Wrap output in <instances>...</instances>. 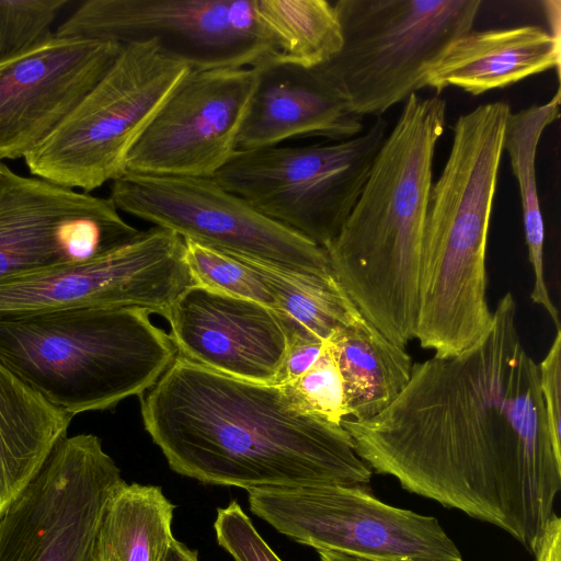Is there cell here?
<instances>
[{"label":"cell","mask_w":561,"mask_h":561,"mask_svg":"<svg viewBox=\"0 0 561 561\" xmlns=\"http://www.w3.org/2000/svg\"><path fill=\"white\" fill-rule=\"evenodd\" d=\"M388 131L389 123L380 116L343 140L239 150L213 179L325 249L355 206Z\"/></svg>","instance_id":"8"},{"label":"cell","mask_w":561,"mask_h":561,"mask_svg":"<svg viewBox=\"0 0 561 561\" xmlns=\"http://www.w3.org/2000/svg\"><path fill=\"white\" fill-rule=\"evenodd\" d=\"M342 46L316 67L356 115L380 117L424 89L471 31L480 0H339Z\"/></svg>","instance_id":"6"},{"label":"cell","mask_w":561,"mask_h":561,"mask_svg":"<svg viewBox=\"0 0 561 561\" xmlns=\"http://www.w3.org/2000/svg\"><path fill=\"white\" fill-rule=\"evenodd\" d=\"M161 317L178 355L238 379L278 383L291 334L275 309L193 284Z\"/></svg>","instance_id":"17"},{"label":"cell","mask_w":561,"mask_h":561,"mask_svg":"<svg viewBox=\"0 0 561 561\" xmlns=\"http://www.w3.org/2000/svg\"><path fill=\"white\" fill-rule=\"evenodd\" d=\"M124 482L96 435H67L0 517V561H100L103 514Z\"/></svg>","instance_id":"12"},{"label":"cell","mask_w":561,"mask_h":561,"mask_svg":"<svg viewBox=\"0 0 561 561\" xmlns=\"http://www.w3.org/2000/svg\"><path fill=\"white\" fill-rule=\"evenodd\" d=\"M68 0H0V60L49 37V27Z\"/></svg>","instance_id":"27"},{"label":"cell","mask_w":561,"mask_h":561,"mask_svg":"<svg viewBox=\"0 0 561 561\" xmlns=\"http://www.w3.org/2000/svg\"><path fill=\"white\" fill-rule=\"evenodd\" d=\"M139 401L145 430L179 474L247 491L370 482L342 425L305 409L284 383L176 355Z\"/></svg>","instance_id":"2"},{"label":"cell","mask_w":561,"mask_h":561,"mask_svg":"<svg viewBox=\"0 0 561 561\" xmlns=\"http://www.w3.org/2000/svg\"><path fill=\"white\" fill-rule=\"evenodd\" d=\"M321 561H380L332 550H318Z\"/></svg>","instance_id":"33"},{"label":"cell","mask_w":561,"mask_h":561,"mask_svg":"<svg viewBox=\"0 0 561 561\" xmlns=\"http://www.w3.org/2000/svg\"><path fill=\"white\" fill-rule=\"evenodd\" d=\"M186 262L193 284L230 296L264 304L277 311L276 301L262 277L239 257L190 239Z\"/></svg>","instance_id":"26"},{"label":"cell","mask_w":561,"mask_h":561,"mask_svg":"<svg viewBox=\"0 0 561 561\" xmlns=\"http://www.w3.org/2000/svg\"><path fill=\"white\" fill-rule=\"evenodd\" d=\"M163 561H198L195 551L173 539Z\"/></svg>","instance_id":"32"},{"label":"cell","mask_w":561,"mask_h":561,"mask_svg":"<svg viewBox=\"0 0 561 561\" xmlns=\"http://www.w3.org/2000/svg\"><path fill=\"white\" fill-rule=\"evenodd\" d=\"M284 385L308 411L337 425L347 419L342 376L328 341L317 363L301 377Z\"/></svg>","instance_id":"28"},{"label":"cell","mask_w":561,"mask_h":561,"mask_svg":"<svg viewBox=\"0 0 561 561\" xmlns=\"http://www.w3.org/2000/svg\"><path fill=\"white\" fill-rule=\"evenodd\" d=\"M72 417L0 363V517L68 435Z\"/></svg>","instance_id":"20"},{"label":"cell","mask_w":561,"mask_h":561,"mask_svg":"<svg viewBox=\"0 0 561 561\" xmlns=\"http://www.w3.org/2000/svg\"><path fill=\"white\" fill-rule=\"evenodd\" d=\"M511 112L506 102L496 101L461 114L448 158L432 184L414 339L436 357L467 350L492 322L485 253Z\"/></svg>","instance_id":"4"},{"label":"cell","mask_w":561,"mask_h":561,"mask_svg":"<svg viewBox=\"0 0 561 561\" xmlns=\"http://www.w3.org/2000/svg\"><path fill=\"white\" fill-rule=\"evenodd\" d=\"M191 285L183 238L152 227L104 255L0 279V317L125 307L162 316Z\"/></svg>","instance_id":"13"},{"label":"cell","mask_w":561,"mask_h":561,"mask_svg":"<svg viewBox=\"0 0 561 561\" xmlns=\"http://www.w3.org/2000/svg\"><path fill=\"white\" fill-rule=\"evenodd\" d=\"M214 528L218 543L234 561H282L237 502L218 510Z\"/></svg>","instance_id":"29"},{"label":"cell","mask_w":561,"mask_h":561,"mask_svg":"<svg viewBox=\"0 0 561 561\" xmlns=\"http://www.w3.org/2000/svg\"><path fill=\"white\" fill-rule=\"evenodd\" d=\"M342 376L347 419L365 421L389 407L411 378L404 347L387 339L363 316L328 340Z\"/></svg>","instance_id":"21"},{"label":"cell","mask_w":561,"mask_h":561,"mask_svg":"<svg viewBox=\"0 0 561 561\" xmlns=\"http://www.w3.org/2000/svg\"><path fill=\"white\" fill-rule=\"evenodd\" d=\"M54 34L122 45L154 39L191 70L254 68L280 58L257 0H88Z\"/></svg>","instance_id":"10"},{"label":"cell","mask_w":561,"mask_h":561,"mask_svg":"<svg viewBox=\"0 0 561 561\" xmlns=\"http://www.w3.org/2000/svg\"><path fill=\"white\" fill-rule=\"evenodd\" d=\"M539 388L554 445L561 449V329L538 364Z\"/></svg>","instance_id":"30"},{"label":"cell","mask_w":561,"mask_h":561,"mask_svg":"<svg viewBox=\"0 0 561 561\" xmlns=\"http://www.w3.org/2000/svg\"><path fill=\"white\" fill-rule=\"evenodd\" d=\"M145 308L61 309L0 317V363L76 414L139 400L178 355Z\"/></svg>","instance_id":"5"},{"label":"cell","mask_w":561,"mask_h":561,"mask_svg":"<svg viewBox=\"0 0 561 561\" xmlns=\"http://www.w3.org/2000/svg\"><path fill=\"white\" fill-rule=\"evenodd\" d=\"M256 80L255 67L190 69L130 149L124 173L213 178L237 151Z\"/></svg>","instance_id":"15"},{"label":"cell","mask_w":561,"mask_h":561,"mask_svg":"<svg viewBox=\"0 0 561 561\" xmlns=\"http://www.w3.org/2000/svg\"><path fill=\"white\" fill-rule=\"evenodd\" d=\"M255 68L257 80L237 135V151L277 146L295 137L343 140L365 129L363 117L316 68L282 58Z\"/></svg>","instance_id":"18"},{"label":"cell","mask_w":561,"mask_h":561,"mask_svg":"<svg viewBox=\"0 0 561 561\" xmlns=\"http://www.w3.org/2000/svg\"><path fill=\"white\" fill-rule=\"evenodd\" d=\"M118 210L221 252L291 273L332 277L323 248L264 216L213 178L124 173L112 182Z\"/></svg>","instance_id":"9"},{"label":"cell","mask_w":561,"mask_h":561,"mask_svg":"<svg viewBox=\"0 0 561 561\" xmlns=\"http://www.w3.org/2000/svg\"><path fill=\"white\" fill-rule=\"evenodd\" d=\"M173 508L159 486L124 482L103 514L100 561H163L174 539Z\"/></svg>","instance_id":"23"},{"label":"cell","mask_w":561,"mask_h":561,"mask_svg":"<svg viewBox=\"0 0 561 561\" xmlns=\"http://www.w3.org/2000/svg\"><path fill=\"white\" fill-rule=\"evenodd\" d=\"M327 341L291 336L278 383L291 382L306 374L322 355Z\"/></svg>","instance_id":"31"},{"label":"cell","mask_w":561,"mask_h":561,"mask_svg":"<svg viewBox=\"0 0 561 561\" xmlns=\"http://www.w3.org/2000/svg\"><path fill=\"white\" fill-rule=\"evenodd\" d=\"M367 485L248 490L250 510L277 531L317 550L380 561H462L434 516L388 505Z\"/></svg>","instance_id":"11"},{"label":"cell","mask_w":561,"mask_h":561,"mask_svg":"<svg viewBox=\"0 0 561 561\" xmlns=\"http://www.w3.org/2000/svg\"><path fill=\"white\" fill-rule=\"evenodd\" d=\"M124 45L51 34L0 60V160L25 158L106 75Z\"/></svg>","instance_id":"16"},{"label":"cell","mask_w":561,"mask_h":561,"mask_svg":"<svg viewBox=\"0 0 561 561\" xmlns=\"http://www.w3.org/2000/svg\"><path fill=\"white\" fill-rule=\"evenodd\" d=\"M516 316V300L506 293L473 345L413 364L389 407L341 425L371 470L502 528L534 552L554 514L561 449L552 440L538 364L522 343Z\"/></svg>","instance_id":"1"},{"label":"cell","mask_w":561,"mask_h":561,"mask_svg":"<svg viewBox=\"0 0 561 561\" xmlns=\"http://www.w3.org/2000/svg\"><path fill=\"white\" fill-rule=\"evenodd\" d=\"M560 103L561 93L557 89L547 102L511 112L503 136V151L508 154L519 190L525 241L534 272L530 298L547 311L557 330L561 329L559 313L550 298L543 272L545 224L539 204L536 157L543 131L560 116Z\"/></svg>","instance_id":"22"},{"label":"cell","mask_w":561,"mask_h":561,"mask_svg":"<svg viewBox=\"0 0 561 561\" xmlns=\"http://www.w3.org/2000/svg\"><path fill=\"white\" fill-rule=\"evenodd\" d=\"M551 68H560L559 34L539 25L472 28L449 47L427 87L439 93L454 85L479 95Z\"/></svg>","instance_id":"19"},{"label":"cell","mask_w":561,"mask_h":561,"mask_svg":"<svg viewBox=\"0 0 561 561\" xmlns=\"http://www.w3.org/2000/svg\"><path fill=\"white\" fill-rule=\"evenodd\" d=\"M141 232L110 197L23 176L0 162V279L101 256Z\"/></svg>","instance_id":"14"},{"label":"cell","mask_w":561,"mask_h":561,"mask_svg":"<svg viewBox=\"0 0 561 561\" xmlns=\"http://www.w3.org/2000/svg\"><path fill=\"white\" fill-rule=\"evenodd\" d=\"M257 13L286 61L316 68L341 49L339 16L327 0H257Z\"/></svg>","instance_id":"25"},{"label":"cell","mask_w":561,"mask_h":561,"mask_svg":"<svg viewBox=\"0 0 561 561\" xmlns=\"http://www.w3.org/2000/svg\"><path fill=\"white\" fill-rule=\"evenodd\" d=\"M446 102L410 95L340 233L324 250L362 316L398 346L414 339L433 162Z\"/></svg>","instance_id":"3"},{"label":"cell","mask_w":561,"mask_h":561,"mask_svg":"<svg viewBox=\"0 0 561 561\" xmlns=\"http://www.w3.org/2000/svg\"><path fill=\"white\" fill-rule=\"evenodd\" d=\"M188 70L154 39L124 45L106 75L24 158L30 172L84 193L118 179L130 149Z\"/></svg>","instance_id":"7"},{"label":"cell","mask_w":561,"mask_h":561,"mask_svg":"<svg viewBox=\"0 0 561 561\" xmlns=\"http://www.w3.org/2000/svg\"><path fill=\"white\" fill-rule=\"evenodd\" d=\"M232 255L265 282L291 336L328 341L335 331L362 316L334 276L307 277L259 260Z\"/></svg>","instance_id":"24"}]
</instances>
